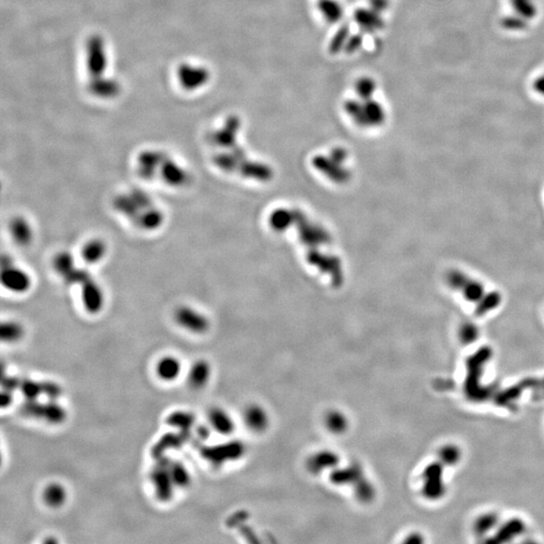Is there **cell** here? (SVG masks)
I'll list each match as a JSON object with an SVG mask.
<instances>
[{"label":"cell","mask_w":544,"mask_h":544,"mask_svg":"<svg viewBox=\"0 0 544 544\" xmlns=\"http://www.w3.org/2000/svg\"><path fill=\"white\" fill-rule=\"evenodd\" d=\"M53 267L68 286H75L78 289L86 312L91 315H97L103 310L105 293L101 284L88 270L79 266L71 253L63 251L56 254Z\"/></svg>","instance_id":"cell-1"},{"label":"cell","mask_w":544,"mask_h":544,"mask_svg":"<svg viewBox=\"0 0 544 544\" xmlns=\"http://www.w3.org/2000/svg\"><path fill=\"white\" fill-rule=\"evenodd\" d=\"M113 208L134 227L146 232L158 230L165 222L162 207L141 189H130L119 194L114 198Z\"/></svg>","instance_id":"cell-2"},{"label":"cell","mask_w":544,"mask_h":544,"mask_svg":"<svg viewBox=\"0 0 544 544\" xmlns=\"http://www.w3.org/2000/svg\"><path fill=\"white\" fill-rule=\"evenodd\" d=\"M137 172L146 181H158L172 188H183L191 179L190 172L165 151L147 149L137 158Z\"/></svg>","instance_id":"cell-3"},{"label":"cell","mask_w":544,"mask_h":544,"mask_svg":"<svg viewBox=\"0 0 544 544\" xmlns=\"http://www.w3.org/2000/svg\"><path fill=\"white\" fill-rule=\"evenodd\" d=\"M1 284L11 293L23 294L32 289V279L30 273L11 256L4 255L1 258Z\"/></svg>","instance_id":"cell-4"},{"label":"cell","mask_w":544,"mask_h":544,"mask_svg":"<svg viewBox=\"0 0 544 544\" xmlns=\"http://www.w3.org/2000/svg\"><path fill=\"white\" fill-rule=\"evenodd\" d=\"M512 13L502 20V27L509 32H522L538 15L536 0H509Z\"/></svg>","instance_id":"cell-5"},{"label":"cell","mask_w":544,"mask_h":544,"mask_svg":"<svg viewBox=\"0 0 544 544\" xmlns=\"http://www.w3.org/2000/svg\"><path fill=\"white\" fill-rule=\"evenodd\" d=\"M23 415L32 419L43 420L50 424H61L66 420V410L57 400L42 403L39 399H25L22 406Z\"/></svg>","instance_id":"cell-6"},{"label":"cell","mask_w":544,"mask_h":544,"mask_svg":"<svg viewBox=\"0 0 544 544\" xmlns=\"http://www.w3.org/2000/svg\"><path fill=\"white\" fill-rule=\"evenodd\" d=\"M170 460L167 456L158 457L151 472V481L155 489L156 497L163 503L172 500L176 488L170 477Z\"/></svg>","instance_id":"cell-7"},{"label":"cell","mask_w":544,"mask_h":544,"mask_svg":"<svg viewBox=\"0 0 544 544\" xmlns=\"http://www.w3.org/2000/svg\"><path fill=\"white\" fill-rule=\"evenodd\" d=\"M245 447L238 441H228L220 445L203 447L201 456L214 466H222L228 462L236 461L244 455Z\"/></svg>","instance_id":"cell-8"},{"label":"cell","mask_w":544,"mask_h":544,"mask_svg":"<svg viewBox=\"0 0 544 544\" xmlns=\"http://www.w3.org/2000/svg\"><path fill=\"white\" fill-rule=\"evenodd\" d=\"M177 326L193 334H203L209 329V320L191 305H179L174 312Z\"/></svg>","instance_id":"cell-9"},{"label":"cell","mask_w":544,"mask_h":544,"mask_svg":"<svg viewBox=\"0 0 544 544\" xmlns=\"http://www.w3.org/2000/svg\"><path fill=\"white\" fill-rule=\"evenodd\" d=\"M107 58L101 37H93L87 44V66L91 78H102L106 70Z\"/></svg>","instance_id":"cell-10"},{"label":"cell","mask_w":544,"mask_h":544,"mask_svg":"<svg viewBox=\"0 0 544 544\" xmlns=\"http://www.w3.org/2000/svg\"><path fill=\"white\" fill-rule=\"evenodd\" d=\"M210 73L206 68L182 65L179 69V80L182 87L186 90H196L209 81Z\"/></svg>","instance_id":"cell-11"},{"label":"cell","mask_w":544,"mask_h":544,"mask_svg":"<svg viewBox=\"0 0 544 544\" xmlns=\"http://www.w3.org/2000/svg\"><path fill=\"white\" fill-rule=\"evenodd\" d=\"M354 20L363 34H374L384 27L382 13L370 8H361L354 13Z\"/></svg>","instance_id":"cell-12"},{"label":"cell","mask_w":544,"mask_h":544,"mask_svg":"<svg viewBox=\"0 0 544 544\" xmlns=\"http://www.w3.org/2000/svg\"><path fill=\"white\" fill-rule=\"evenodd\" d=\"M9 233L16 244L20 246H29L34 238L32 224L25 217L15 216L9 223Z\"/></svg>","instance_id":"cell-13"},{"label":"cell","mask_w":544,"mask_h":544,"mask_svg":"<svg viewBox=\"0 0 544 544\" xmlns=\"http://www.w3.org/2000/svg\"><path fill=\"white\" fill-rule=\"evenodd\" d=\"M107 254H108V245L101 238H92L82 247V259L86 265H98L106 258Z\"/></svg>","instance_id":"cell-14"},{"label":"cell","mask_w":544,"mask_h":544,"mask_svg":"<svg viewBox=\"0 0 544 544\" xmlns=\"http://www.w3.org/2000/svg\"><path fill=\"white\" fill-rule=\"evenodd\" d=\"M191 431H179L177 434H167L153 445L151 455L155 459L165 456V453L169 450L179 449L184 443L190 438Z\"/></svg>","instance_id":"cell-15"},{"label":"cell","mask_w":544,"mask_h":544,"mask_svg":"<svg viewBox=\"0 0 544 544\" xmlns=\"http://www.w3.org/2000/svg\"><path fill=\"white\" fill-rule=\"evenodd\" d=\"M386 120V111L375 99L363 101V127H376Z\"/></svg>","instance_id":"cell-16"},{"label":"cell","mask_w":544,"mask_h":544,"mask_svg":"<svg viewBox=\"0 0 544 544\" xmlns=\"http://www.w3.org/2000/svg\"><path fill=\"white\" fill-rule=\"evenodd\" d=\"M243 417L246 426L254 433H262L270 424L267 412L261 406L255 405L248 406L245 410Z\"/></svg>","instance_id":"cell-17"},{"label":"cell","mask_w":544,"mask_h":544,"mask_svg":"<svg viewBox=\"0 0 544 544\" xmlns=\"http://www.w3.org/2000/svg\"><path fill=\"white\" fill-rule=\"evenodd\" d=\"M156 372L163 381H175L182 373L181 361L175 356L163 357L156 364Z\"/></svg>","instance_id":"cell-18"},{"label":"cell","mask_w":544,"mask_h":544,"mask_svg":"<svg viewBox=\"0 0 544 544\" xmlns=\"http://www.w3.org/2000/svg\"><path fill=\"white\" fill-rule=\"evenodd\" d=\"M209 424L216 433L229 436L234 431L235 422L228 412L221 408H213L208 415Z\"/></svg>","instance_id":"cell-19"},{"label":"cell","mask_w":544,"mask_h":544,"mask_svg":"<svg viewBox=\"0 0 544 544\" xmlns=\"http://www.w3.org/2000/svg\"><path fill=\"white\" fill-rule=\"evenodd\" d=\"M210 377H211V367L209 364L206 361L199 360L195 362L189 371V384L193 388L201 389L206 386Z\"/></svg>","instance_id":"cell-20"},{"label":"cell","mask_w":544,"mask_h":544,"mask_svg":"<svg viewBox=\"0 0 544 544\" xmlns=\"http://www.w3.org/2000/svg\"><path fill=\"white\" fill-rule=\"evenodd\" d=\"M317 8L324 20L331 25L340 23L344 16V8L338 0H319Z\"/></svg>","instance_id":"cell-21"},{"label":"cell","mask_w":544,"mask_h":544,"mask_svg":"<svg viewBox=\"0 0 544 544\" xmlns=\"http://www.w3.org/2000/svg\"><path fill=\"white\" fill-rule=\"evenodd\" d=\"M43 499L46 505L51 508H60L66 503L67 491L60 483H50L43 492Z\"/></svg>","instance_id":"cell-22"},{"label":"cell","mask_w":544,"mask_h":544,"mask_svg":"<svg viewBox=\"0 0 544 544\" xmlns=\"http://www.w3.org/2000/svg\"><path fill=\"white\" fill-rule=\"evenodd\" d=\"M339 457L335 453L323 450V452L317 453L309 460V470L314 474L321 473L326 469L333 468L338 464Z\"/></svg>","instance_id":"cell-23"},{"label":"cell","mask_w":544,"mask_h":544,"mask_svg":"<svg viewBox=\"0 0 544 544\" xmlns=\"http://www.w3.org/2000/svg\"><path fill=\"white\" fill-rule=\"evenodd\" d=\"M195 424V415L184 410H177L170 413L167 417V426L175 427L179 431H191Z\"/></svg>","instance_id":"cell-24"},{"label":"cell","mask_w":544,"mask_h":544,"mask_svg":"<svg viewBox=\"0 0 544 544\" xmlns=\"http://www.w3.org/2000/svg\"><path fill=\"white\" fill-rule=\"evenodd\" d=\"M91 92L99 97L109 98L118 95L120 87L115 81L104 78L92 79L89 84Z\"/></svg>","instance_id":"cell-25"},{"label":"cell","mask_w":544,"mask_h":544,"mask_svg":"<svg viewBox=\"0 0 544 544\" xmlns=\"http://www.w3.org/2000/svg\"><path fill=\"white\" fill-rule=\"evenodd\" d=\"M169 470L170 477H172V482H174L176 487L183 489V488H186L191 484L190 472H189L186 467L182 462L172 461L170 460Z\"/></svg>","instance_id":"cell-26"},{"label":"cell","mask_w":544,"mask_h":544,"mask_svg":"<svg viewBox=\"0 0 544 544\" xmlns=\"http://www.w3.org/2000/svg\"><path fill=\"white\" fill-rule=\"evenodd\" d=\"M25 335V329L15 321H6L0 327V336L4 343L18 342Z\"/></svg>","instance_id":"cell-27"},{"label":"cell","mask_w":544,"mask_h":544,"mask_svg":"<svg viewBox=\"0 0 544 544\" xmlns=\"http://www.w3.org/2000/svg\"><path fill=\"white\" fill-rule=\"evenodd\" d=\"M363 478L360 467L358 464L348 467L342 470L336 471L331 476V480L334 483L339 485L351 484V483L359 482Z\"/></svg>","instance_id":"cell-28"},{"label":"cell","mask_w":544,"mask_h":544,"mask_svg":"<svg viewBox=\"0 0 544 544\" xmlns=\"http://www.w3.org/2000/svg\"><path fill=\"white\" fill-rule=\"evenodd\" d=\"M355 91H356L359 99L363 100V101L373 99L376 91H377V83L372 77H361L355 84Z\"/></svg>","instance_id":"cell-29"},{"label":"cell","mask_w":544,"mask_h":544,"mask_svg":"<svg viewBox=\"0 0 544 544\" xmlns=\"http://www.w3.org/2000/svg\"><path fill=\"white\" fill-rule=\"evenodd\" d=\"M351 34L349 25H341L333 37H331L330 44H329L330 53H333V55H337V53H340L343 50H345L346 44H347L348 39H349Z\"/></svg>","instance_id":"cell-30"},{"label":"cell","mask_w":544,"mask_h":544,"mask_svg":"<svg viewBox=\"0 0 544 544\" xmlns=\"http://www.w3.org/2000/svg\"><path fill=\"white\" fill-rule=\"evenodd\" d=\"M326 426L331 433L341 434L347 431L348 419L342 412L334 410L327 415Z\"/></svg>","instance_id":"cell-31"},{"label":"cell","mask_w":544,"mask_h":544,"mask_svg":"<svg viewBox=\"0 0 544 544\" xmlns=\"http://www.w3.org/2000/svg\"><path fill=\"white\" fill-rule=\"evenodd\" d=\"M18 389L25 399H39V396H43V381L23 378L20 379Z\"/></svg>","instance_id":"cell-32"},{"label":"cell","mask_w":544,"mask_h":544,"mask_svg":"<svg viewBox=\"0 0 544 544\" xmlns=\"http://www.w3.org/2000/svg\"><path fill=\"white\" fill-rule=\"evenodd\" d=\"M62 387L53 381H43V396L51 400H58L62 396Z\"/></svg>","instance_id":"cell-33"},{"label":"cell","mask_w":544,"mask_h":544,"mask_svg":"<svg viewBox=\"0 0 544 544\" xmlns=\"http://www.w3.org/2000/svg\"><path fill=\"white\" fill-rule=\"evenodd\" d=\"M357 496L363 501L370 500L374 496V488L366 479H362L357 486Z\"/></svg>","instance_id":"cell-34"},{"label":"cell","mask_w":544,"mask_h":544,"mask_svg":"<svg viewBox=\"0 0 544 544\" xmlns=\"http://www.w3.org/2000/svg\"><path fill=\"white\" fill-rule=\"evenodd\" d=\"M364 44V34H355L350 36L346 44L345 50L348 53H354L358 52Z\"/></svg>","instance_id":"cell-35"},{"label":"cell","mask_w":544,"mask_h":544,"mask_svg":"<svg viewBox=\"0 0 544 544\" xmlns=\"http://www.w3.org/2000/svg\"><path fill=\"white\" fill-rule=\"evenodd\" d=\"M389 0H369V8L377 13H383L389 8Z\"/></svg>","instance_id":"cell-36"},{"label":"cell","mask_w":544,"mask_h":544,"mask_svg":"<svg viewBox=\"0 0 544 544\" xmlns=\"http://www.w3.org/2000/svg\"><path fill=\"white\" fill-rule=\"evenodd\" d=\"M13 391H11V390L2 389L1 403H0V405H1L2 408H6V407H8V406L11 405V403H13Z\"/></svg>","instance_id":"cell-37"},{"label":"cell","mask_w":544,"mask_h":544,"mask_svg":"<svg viewBox=\"0 0 544 544\" xmlns=\"http://www.w3.org/2000/svg\"><path fill=\"white\" fill-rule=\"evenodd\" d=\"M533 88L537 92V94L543 96L544 97V73L538 76V78L534 81Z\"/></svg>","instance_id":"cell-38"}]
</instances>
